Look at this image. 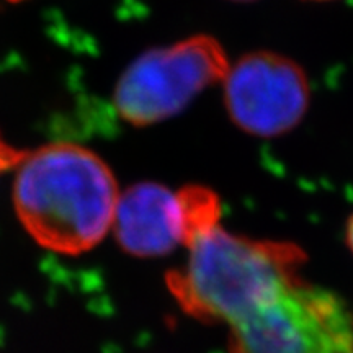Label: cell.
Listing matches in <instances>:
<instances>
[{"mask_svg": "<svg viewBox=\"0 0 353 353\" xmlns=\"http://www.w3.org/2000/svg\"><path fill=\"white\" fill-rule=\"evenodd\" d=\"M187 267L167 275V285L187 314L203 322L245 319L272 303L299 278L306 262L291 242L254 241L216 226L188 245Z\"/></svg>", "mask_w": 353, "mask_h": 353, "instance_id": "cell-2", "label": "cell"}, {"mask_svg": "<svg viewBox=\"0 0 353 353\" xmlns=\"http://www.w3.org/2000/svg\"><path fill=\"white\" fill-rule=\"evenodd\" d=\"M183 224V245L219 226L221 201L216 193L200 185H188L176 192Z\"/></svg>", "mask_w": 353, "mask_h": 353, "instance_id": "cell-7", "label": "cell"}, {"mask_svg": "<svg viewBox=\"0 0 353 353\" xmlns=\"http://www.w3.org/2000/svg\"><path fill=\"white\" fill-rule=\"evenodd\" d=\"M231 353H353L350 319L329 291L299 280L231 325Z\"/></svg>", "mask_w": 353, "mask_h": 353, "instance_id": "cell-4", "label": "cell"}, {"mask_svg": "<svg viewBox=\"0 0 353 353\" xmlns=\"http://www.w3.org/2000/svg\"><path fill=\"white\" fill-rule=\"evenodd\" d=\"M229 68L223 46L206 34L157 48L125 70L114 92V107L131 125H154L180 113L205 88L224 81Z\"/></svg>", "mask_w": 353, "mask_h": 353, "instance_id": "cell-3", "label": "cell"}, {"mask_svg": "<svg viewBox=\"0 0 353 353\" xmlns=\"http://www.w3.org/2000/svg\"><path fill=\"white\" fill-rule=\"evenodd\" d=\"M17 169L15 210L38 244L77 255L113 228L120 193L95 152L77 144H48L26 154Z\"/></svg>", "mask_w": 353, "mask_h": 353, "instance_id": "cell-1", "label": "cell"}, {"mask_svg": "<svg viewBox=\"0 0 353 353\" xmlns=\"http://www.w3.org/2000/svg\"><path fill=\"white\" fill-rule=\"evenodd\" d=\"M311 88L293 59L270 51L242 56L224 77V105L239 130L273 138L296 128Z\"/></svg>", "mask_w": 353, "mask_h": 353, "instance_id": "cell-5", "label": "cell"}, {"mask_svg": "<svg viewBox=\"0 0 353 353\" xmlns=\"http://www.w3.org/2000/svg\"><path fill=\"white\" fill-rule=\"evenodd\" d=\"M26 154L28 152L12 148V145L2 138V134H0V172L13 169V167H19Z\"/></svg>", "mask_w": 353, "mask_h": 353, "instance_id": "cell-8", "label": "cell"}, {"mask_svg": "<svg viewBox=\"0 0 353 353\" xmlns=\"http://www.w3.org/2000/svg\"><path fill=\"white\" fill-rule=\"evenodd\" d=\"M234 2H252V0H234Z\"/></svg>", "mask_w": 353, "mask_h": 353, "instance_id": "cell-10", "label": "cell"}, {"mask_svg": "<svg viewBox=\"0 0 353 353\" xmlns=\"http://www.w3.org/2000/svg\"><path fill=\"white\" fill-rule=\"evenodd\" d=\"M345 242H347L348 249H350L353 254V214L350 216V219H348L347 228H345Z\"/></svg>", "mask_w": 353, "mask_h": 353, "instance_id": "cell-9", "label": "cell"}, {"mask_svg": "<svg viewBox=\"0 0 353 353\" xmlns=\"http://www.w3.org/2000/svg\"><path fill=\"white\" fill-rule=\"evenodd\" d=\"M114 236L136 257H161L183 244L182 213L176 193L161 183H138L118 200Z\"/></svg>", "mask_w": 353, "mask_h": 353, "instance_id": "cell-6", "label": "cell"}]
</instances>
